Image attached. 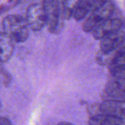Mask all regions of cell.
Listing matches in <instances>:
<instances>
[{
	"label": "cell",
	"mask_w": 125,
	"mask_h": 125,
	"mask_svg": "<svg viewBox=\"0 0 125 125\" xmlns=\"http://www.w3.org/2000/svg\"><path fill=\"white\" fill-rule=\"evenodd\" d=\"M3 32L14 42L23 43L29 36V27L25 18L19 15H8L2 21Z\"/></svg>",
	"instance_id": "cell-1"
},
{
	"label": "cell",
	"mask_w": 125,
	"mask_h": 125,
	"mask_svg": "<svg viewBox=\"0 0 125 125\" xmlns=\"http://www.w3.org/2000/svg\"><path fill=\"white\" fill-rule=\"evenodd\" d=\"M42 4L46 15L48 30L53 34L59 33L64 26V18L57 0H42Z\"/></svg>",
	"instance_id": "cell-2"
},
{
	"label": "cell",
	"mask_w": 125,
	"mask_h": 125,
	"mask_svg": "<svg viewBox=\"0 0 125 125\" xmlns=\"http://www.w3.org/2000/svg\"><path fill=\"white\" fill-rule=\"evenodd\" d=\"M114 10V4L111 0H107L102 5L91 11L86 16L83 24V30L86 32H91L104 20L111 17Z\"/></svg>",
	"instance_id": "cell-3"
},
{
	"label": "cell",
	"mask_w": 125,
	"mask_h": 125,
	"mask_svg": "<svg viewBox=\"0 0 125 125\" xmlns=\"http://www.w3.org/2000/svg\"><path fill=\"white\" fill-rule=\"evenodd\" d=\"M26 21L30 29L40 31L46 26V15L42 3H34L29 6L26 10Z\"/></svg>",
	"instance_id": "cell-4"
},
{
	"label": "cell",
	"mask_w": 125,
	"mask_h": 125,
	"mask_svg": "<svg viewBox=\"0 0 125 125\" xmlns=\"http://www.w3.org/2000/svg\"><path fill=\"white\" fill-rule=\"evenodd\" d=\"M124 27L105 35L100 39V51L110 53L117 50L125 41Z\"/></svg>",
	"instance_id": "cell-5"
},
{
	"label": "cell",
	"mask_w": 125,
	"mask_h": 125,
	"mask_svg": "<svg viewBox=\"0 0 125 125\" xmlns=\"http://www.w3.org/2000/svg\"><path fill=\"white\" fill-rule=\"evenodd\" d=\"M122 27L123 21L120 18L110 17L99 24L91 32L94 39L100 40L105 35L122 28Z\"/></svg>",
	"instance_id": "cell-6"
},
{
	"label": "cell",
	"mask_w": 125,
	"mask_h": 125,
	"mask_svg": "<svg viewBox=\"0 0 125 125\" xmlns=\"http://www.w3.org/2000/svg\"><path fill=\"white\" fill-rule=\"evenodd\" d=\"M107 0H78L74 8L73 17L75 21H81L87 15L105 3Z\"/></svg>",
	"instance_id": "cell-7"
},
{
	"label": "cell",
	"mask_w": 125,
	"mask_h": 125,
	"mask_svg": "<svg viewBox=\"0 0 125 125\" xmlns=\"http://www.w3.org/2000/svg\"><path fill=\"white\" fill-rule=\"evenodd\" d=\"M125 101L123 100L113 99H107L99 104V113L116 116L124 119L125 114Z\"/></svg>",
	"instance_id": "cell-8"
},
{
	"label": "cell",
	"mask_w": 125,
	"mask_h": 125,
	"mask_svg": "<svg viewBox=\"0 0 125 125\" xmlns=\"http://www.w3.org/2000/svg\"><path fill=\"white\" fill-rule=\"evenodd\" d=\"M105 94L113 99L125 101V77H114L106 84Z\"/></svg>",
	"instance_id": "cell-9"
},
{
	"label": "cell",
	"mask_w": 125,
	"mask_h": 125,
	"mask_svg": "<svg viewBox=\"0 0 125 125\" xmlns=\"http://www.w3.org/2000/svg\"><path fill=\"white\" fill-rule=\"evenodd\" d=\"M108 69L114 77H125V43L119 49L117 54L108 63Z\"/></svg>",
	"instance_id": "cell-10"
},
{
	"label": "cell",
	"mask_w": 125,
	"mask_h": 125,
	"mask_svg": "<svg viewBox=\"0 0 125 125\" xmlns=\"http://www.w3.org/2000/svg\"><path fill=\"white\" fill-rule=\"evenodd\" d=\"M14 52V41L5 32H0V63H7Z\"/></svg>",
	"instance_id": "cell-11"
},
{
	"label": "cell",
	"mask_w": 125,
	"mask_h": 125,
	"mask_svg": "<svg viewBox=\"0 0 125 125\" xmlns=\"http://www.w3.org/2000/svg\"><path fill=\"white\" fill-rule=\"evenodd\" d=\"M124 119L116 116L100 113L91 116L89 125H122Z\"/></svg>",
	"instance_id": "cell-12"
},
{
	"label": "cell",
	"mask_w": 125,
	"mask_h": 125,
	"mask_svg": "<svg viewBox=\"0 0 125 125\" xmlns=\"http://www.w3.org/2000/svg\"><path fill=\"white\" fill-rule=\"evenodd\" d=\"M64 19H70L73 17L74 8L78 0H57Z\"/></svg>",
	"instance_id": "cell-13"
},
{
	"label": "cell",
	"mask_w": 125,
	"mask_h": 125,
	"mask_svg": "<svg viewBox=\"0 0 125 125\" xmlns=\"http://www.w3.org/2000/svg\"><path fill=\"white\" fill-rule=\"evenodd\" d=\"M121 46L117 50H116V51H114L113 52H110V53H105V52H103L99 50L97 52V53L96 54V61H97V63L98 64L101 65V66H108V63L112 60V59L117 54V52H119Z\"/></svg>",
	"instance_id": "cell-14"
},
{
	"label": "cell",
	"mask_w": 125,
	"mask_h": 125,
	"mask_svg": "<svg viewBox=\"0 0 125 125\" xmlns=\"http://www.w3.org/2000/svg\"><path fill=\"white\" fill-rule=\"evenodd\" d=\"M0 125H12L11 122L5 118V117H0Z\"/></svg>",
	"instance_id": "cell-15"
},
{
	"label": "cell",
	"mask_w": 125,
	"mask_h": 125,
	"mask_svg": "<svg viewBox=\"0 0 125 125\" xmlns=\"http://www.w3.org/2000/svg\"><path fill=\"white\" fill-rule=\"evenodd\" d=\"M56 125H73L72 123H70V122H59Z\"/></svg>",
	"instance_id": "cell-16"
},
{
	"label": "cell",
	"mask_w": 125,
	"mask_h": 125,
	"mask_svg": "<svg viewBox=\"0 0 125 125\" xmlns=\"http://www.w3.org/2000/svg\"><path fill=\"white\" fill-rule=\"evenodd\" d=\"M24 1H26V0H16V4H19V3H21V2H23Z\"/></svg>",
	"instance_id": "cell-17"
},
{
	"label": "cell",
	"mask_w": 125,
	"mask_h": 125,
	"mask_svg": "<svg viewBox=\"0 0 125 125\" xmlns=\"http://www.w3.org/2000/svg\"><path fill=\"white\" fill-rule=\"evenodd\" d=\"M0 108H1V102H0Z\"/></svg>",
	"instance_id": "cell-18"
},
{
	"label": "cell",
	"mask_w": 125,
	"mask_h": 125,
	"mask_svg": "<svg viewBox=\"0 0 125 125\" xmlns=\"http://www.w3.org/2000/svg\"><path fill=\"white\" fill-rule=\"evenodd\" d=\"M1 63H0V67L1 66Z\"/></svg>",
	"instance_id": "cell-19"
}]
</instances>
